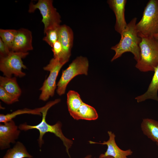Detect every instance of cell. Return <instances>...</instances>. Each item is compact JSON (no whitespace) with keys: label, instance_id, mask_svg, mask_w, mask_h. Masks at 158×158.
Listing matches in <instances>:
<instances>
[{"label":"cell","instance_id":"cell-4","mask_svg":"<svg viewBox=\"0 0 158 158\" xmlns=\"http://www.w3.org/2000/svg\"><path fill=\"white\" fill-rule=\"evenodd\" d=\"M136 28L140 37L153 36L158 33V0L148 1Z\"/></svg>","mask_w":158,"mask_h":158},{"label":"cell","instance_id":"cell-9","mask_svg":"<svg viewBox=\"0 0 158 158\" xmlns=\"http://www.w3.org/2000/svg\"><path fill=\"white\" fill-rule=\"evenodd\" d=\"M20 130L12 120L0 124V149L4 150L10 147L18 138Z\"/></svg>","mask_w":158,"mask_h":158},{"label":"cell","instance_id":"cell-22","mask_svg":"<svg viewBox=\"0 0 158 158\" xmlns=\"http://www.w3.org/2000/svg\"><path fill=\"white\" fill-rule=\"evenodd\" d=\"M60 25L49 29L44 32L46 35L43 38V40L51 47L54 43L59 40Z\"/></svg>","mask_w":158,"mask_h":158},{"label":"cell","instance_id":"cell-16","mask_svg":"<svg viewBox=\"0 0 158 158\" xmlns=\"http://www.w3.org/2000/svg\"><path fill=\"white\" fill-rule=\"evenodd\" d=\"M71 116L76 120L82 119L89 121L96 120L98 117L96 109L84 102L77 111Z\"/></svg>","mask_w":158,"mask_h":158},{"label":"cell","instance_id":"cell-20","mask_svg":"<svg viewBox=\"0 0 158 158\" xmlns=\"http://www.w3.org/2000/svg\"><path fill=\"white\" fill-rule=\"evenodd\" d=\"M67 95L68 108L69 113L71 116L77 111L83 102L80 95L75 91H69Z\"/></svg>","mask_w":158,"mask_h":158},{"label":"cell","instance_id":"cell-7","mask_svg":"<svg viewBox=\"0 0 158 158\" xmlns=\"http://www.w3.org/2000/svg\"><path fill=\"white\" fill-rule=\"evenodd\" d=\"M29 52H15L11 51L7 56L0 58V70L4 75L7 77H12V75L20 78L25 75L22 71L27 68L22 59L25 58Z\"/></svg>","mask_w":158,"mask_h":158},{"label":"cell","instance_id":"cell-14","mask_svg":"<svg viewBox=\"0 0 158 158\" xmlns=\"http://www.w3.org/2000/svg\"><path fill=\"white\" fill-rule=\"evenodd\" d=\"M154 71L152 80L146 92L135 98L138 102H141L148 99H153L158 102V66Z\"/></svg>","mask_w":158,"mask_h":158},{"label":"cell","instance_id":"cell-18","mask_svg":"<svg viewBox=\"0 0 158 158\" xmlns=\"http://www.w3.org/2000/svg\"><path fill=\"white\" fill-rule=\"evenodd\" d=\"M46 107V104L44 106L33 109L25 108L22 109H18L11 113L6 114H0V122L4 123L13 120V118L18 115L24 114H29L42 116V111Z\"/></svg>","mask_w":158,"mask_h":158},{"label":"cell","instance_id":"cell-26","mask_svg":"<svg viewBox=\"0 0 158 158\" xmlns=\"http://www.w3.org/2000/svg\"><path fill=\"white\" fill-rule=\"evenodd\" d=\"M99 158H114V157L111 156H107L104 157L100 154L99 155Z\"/></svg>","mask_w":158,"mask_h":158},{"label":"cell","instance_id":"cell-5","mask_svg":"<svg viewBox=\"0 0 158 158\" xmlns=\"http://www.w3.org/2000/svg\"><path fill=\"white\" fill-rule=\"evenodd\" d=\"M89 66L87 59L80 56L77 57L62 71L61 77L57 85L56 92L59 96L65 92L67 86L74 77L79 75H87Z\"/></svg>","mask_w":158,"mask_h":158},{"label":"cell","instance_id":"cell-1","mask_svg":"<svg viewBox=\"0 0 158 158\" xmlns=\"http://www.w3.org/2000/svg\"><path fill=\"white\" fill-rule=\"evenodd\" d=\"M60 101V99H57L54 100L50 101L46 104V107L41 112L42 116V120L38 124L36 125H30L26 123H24L20 124L18 126V128L20 130L24 131L32 129L37 130L40 133L38 142L40 148H41L44 143L43 138L44 135L48 132L54 134L62 141L66 147V152L68 156L70 157L69 150L73 144V141L66 137L63 134L61 128L62 126L61 122L59 121L55 124L51 125L47 123L46 119L47 113L49 109L53 106L59 102Z\"/></svg>","mask_w":158,"mask_h":158},{"label":"cell","instance_id":"cell-25","mask_svg":"<svg viewBox=\"0 0 158 158\" xmlns=\"http://www.w3.org/2000/svg\"><path fill=\"white\" fill-rule=\"evenodd\" d=\"M11 51L0 38V58L8 55Z\"/></svg>","mask_w":158,"mask_h":158},{"label":"cell","instance_id":"cell-3","mask_svg":"<svg viewBox=\"0 0 158 158\" xmlns=\"http://www.w3.org/2000/svg\"><path fill=\"white\" fill-rule=\"evenodd\" d=\"M139 58L135 67L140 71H154L158 66V41L153 36L141 37Z\"/></svg>","mask_w":158,"mask_h":158},{"label":"cell","instance_id":"cell-19","mask_svg":"<svg viewBox=\"0 0 158 158\" xmlns=\"http://www.w3.org/2000/svg\"><path fill=\"white\" fill-rule=\"evenodd\" d=\"M32 157L28 153L24 145L21 142H18L12 148L8 150L3 158H32Z\"/></svg>","mask_w":158,"mask_h":158},{"label":"cell","instance_id":"cell-6","mask_svg":"<svg viewBox=\"0 0 158 158\" xmlns=\"http://www.w3.org/2000/svg\"><path fill=\"white\" fill-rule=\"evenodd\" d=\"M52 0H39L34 4L31 2L29 4L28 12L33 13L38 9L42 15V22L44 25V32L52 28L60 25L61 17L53 5Z\"/></svg>","mask_w":158,"mask_h":158},{"label":"cell","instance_id":"cell-17","mask_svg":"<svg viewBox=\"0 0 158 158\" xmlns=\"http://www.w3.org/2000/svg\"><path fill=\"white\" fill-rule=\"evenodd\" d=\"M0 86L8 93L18 98L22 93L16 77L0 76Z\"/></svg>","mask_w":158,"mask_h":158},{"label":"cell","instance_id":"cell-10","mask_svg":"<svg viewBox=\"0 0 158 158\" xmlns=\"http://www.w3.org/2000/svg\"><path fill=\"white\" fill-rule=\"evenodd\" d=\"M33 49L32 32L24 28L17 30L11 51L27 52Z\"/></svg>","mask_w":158,"mask_h":158},{"label":"cell","instance_id":"cell-29","mask_svg":"<svg viewBox=\"0 0 158 158\" xmlns=\"http://www.w3.org/2000/svg\"><path fill=\"white\" fill-rule=\"evenodd\" d=\"M156 144L157 146L158 147V142H156Z\"/></svg>","mask_w":158,"mask_h":158},{"label":"cell","instance_id":"cell-2","mask_svg":"<svg viewBox=\"0 0 158 158\" xmlns=\"http://www.w3.org/2000/svg\"><path fill=\"white\" fill-rule=\"evenodd\" d=\"M137 19V18L135 17L127 24L126 28L120 35L121 38L119 42L111 48L115 52V54L111 60V62L127 52L133 54L137 61L139 59L140 52L139 45L141 38L138 35L136 28Z\"/></svg>","mask_w":158,"mask_h":158},{"label":"cell","instance_id":"cell-23","mask_svg":"<svg viewBox=\"0 0 158 158\" xmlns=\"http://www.w3.org/2000/svg\"><path fill=\"white\" fill-rule=\"evenodd\" d=\"M52 48L54 58L58 59L63 61L67 62L68 61L66 60L64 58L63 47L59 40L54 43Z\"/></svg>","mask_w":158,"mask_h":158},{"label":"cell","instance_id":"cell-24","mask_svg":"<svg viewBox=\"0 0 158 158\" xmlns=\"http://www.w3.org/2000/svg\"><path fill=\"white\" fill-rule=\"evenodd\" d=\"M18 99L8 93L0 86V99L4 103L11 104L18 101Z\"/></svg>","mask_w":158,"mask_h":158},{"label":"cell","instance_id":"cell-28","mask_svg":"<svg viewBox=\"0 0 158 158\" xmlns=\"http://www.w3.org/2000/svg\"><path fill=\"white\" fill-rule=\"evenodd\" d=\"M92 156L90 154H89L87 155L86 157L83 158H91Z\"/></svg>","mask_w":158,"mask_h":158},{"label":"cell","instance_id":"cell-12","mask_svg":"<svg viewBox=\"0 0 158 158\" xmlns=\"http://www.w3.org/2000/svg\"><path fill=\"white\" fill-rule=\"evenodd\" d=\"M126 2V0H108L107 1L109 7L113 10L116 16L115 29L120 35L126 29L127 25L124 14Z\"/></svg>","mask_w":158,"mask_h":158},{"label":"cell","instance_id":"cell-27","mask_svg":"<svg viewBox=\"0 0 158 158\" xmlns=\"http://www.w3.org/2000/svg\"><path fill=\"white\" fill-rule=\"evenodd\" d=\"M154 37L158 41V33L153 35Z\"/></svg>","mask_w":158,"mask_h":158},{"label":"cell","instance_id":"cell-21","mask_svg":"<svg viewBox=\"0 0 158 158\" xmlns=\"http://www.w3.org/2000/svg\"><path fill=\"white\" fill-rule=\"evenodd\" d=\"M17 32L14 29H0V38L11 51Z\"/></svg>","mask_w":158,"mask_h":158},{"label":"cell","instance_id":"cell-8","mask_svg":"<svg viewBox=\"0 0 158 158\" xmlns=\"http://www.w3.org/2000/svg\"><path fill=\"white\" fill-rule=\"evenodd\" d=\"M66 63L54 57L50 60L48 64L43 68L44 70L49 71V74L40 89L41 91L40 100L46 101L50 97L53 96L57 86L56 81L59 73Z\"/></svg>","mask_w":158,"mask_h":158},{"label":"cell","instance_id":"cell-13","mask_svg":"<svg viewBox=\"0 0 158 158\" xmlns=\"http://www.w3.org/2000/svg\"><path fill=\"white\" fill-rule=\"evenodd\" d=\"M58 40L62 45L64 58L68 61L71 55L73 40V32L70 27L65 24L60 26Z\"/></svg>","mask_w":158,"mask_h":158},{"label":"cell","instance_id":"cell-15","mask_svg":"<svg viewBox=\"0 0 158 158\" xmlns=\"http://www.w3.org/2000/svg\"><path fill=\"white\" fill-rule=\"evenodd\" d=\"M141 128L145 135L152 141L158 142V121L150 118H144Z\"/></svg>","mask_w":158,"mask_h":158},{"label":"cell","instance_id":"cell-11","mask_svg":"<svg viewBox=\"0 0 158 158\" xmlns=\"http://www.w3.org/2000/svg\"><path fill=\"white\" fill-rule=\"evenodd\" d=\"M109 138L107 141H104L102 143L97 142L90 141V144H99L106 145L107 148L104 154H101L104 157L111 156L114 158H128L127 156L131 155L133 151L130 149L124 150L121 149L116 144L115 140V135L111 131L107 132Z\"/></svg>","mask_w":158,"mask_h":158}]
</instances>
